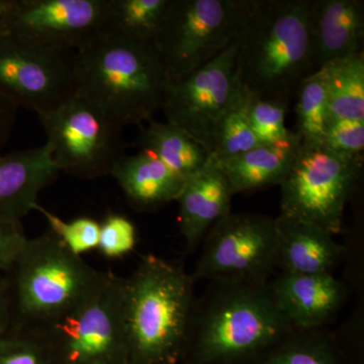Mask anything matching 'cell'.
Segmentation results:
<instances>
[{"label":"cell","instance_id":"cell-20","mask_svg":"<svg viewBox=\"0 0 364 364\" xmlns=\"http://www.w3.org/2000/svg\"><path fill=\"white\" fill-rule=\"evenodd\" d=\"M301 143L291 146H258L238 156L217 163L233 195L280 186Z\"/></svg>","mask_w":364,"mask_h":364},{"label":"cell","instance_id":"cell-8","mask_svg":"<svg viewBox=\"0 0 364 364\" xmlns=\"http://www.w3.org/2000/svg\"><path fill=\"white\" fill-rule=\"evenodd\" d=\"M38 117L60 172L81 179L111 176L126 154L124 127L85 98L75 95Z\"/></svg>","mask_w":364,"mask_h":364},{"label":"cell","instance_id":"cell-29","mask_svg":"<svg viewBox=\"0 0 364 364\" xmlns=\"http://www.w3.org/2000/svg\"><path fill=\"white\" fill-rule=\"evenodd\" d=\"M0 364H52L40 333L11 328L0 337Z\"/></svg>","mask_w":364,"mask_h":364},{"label":"cell","instance_id":"cell-18","mask_svg":"<svg viewBox=\"0 0 364 364\" xmlns=\"http://www.w3.org/2000/svg\"><path fill=\"white\" fill-rule=\"evenodd\" d=\"M310 23L318 68L363 51L361 0H312Z\"/></svg>","mask_w":364,"mask_h":364},{"label":"cell","instance_id":"cell-9","mask_svg":"<svg viewBox=\"0 0 364 364\" xmlns=\"http://www.w3.org/2000/svg\"><path fill=\"white\" fill-rule=\"evenodd\" d=\"M361 166L325 146L301 143L279 186L280 217L311 223L336 236Z\"/></svg>","mask_w":364,"mask_h":364},{"label":"cell","instance_id":"cell-21","mask_svg":"<svg viewBox=\"0 0 364 364\" xmlns=\"http://www.w3.org/2000/svg\"><path fill=\"white\" fill-rule=\"evenodd\" d=\"M141 131L136 144L140 151L159 159L172 172L188 181L212 160L210 153L174 124L150 119Z\"/></svg>","mask_w":364,"mask_h":364},{"label":"cell","instance_id":"cell-4","mask_svg":"<svg viewBox=\"0 0 364 364\" xmlns=\"http://www.w3.org/2000/svg\"><path fill=\"white\" fill-rule=\"evenodd\" d=\"M195 284L181 267L153 254L124 279L129 364H181Z\"/></svg>","mask_w":364,"mask_h":364},{"label":"cell","instance_id":"cell-22","mask_svg":"<svg viewBox=\"0 0 364 364\" xmlns=\"http://www.w3.org/2000/svg\"><path fill=\"white\" fill-rule=\"evenodd\" d=\"M322 67L326 72L331 119L364 121L363 51Z\"/></svg>","mask_w":364,"mask_h":364},{"label":"cell","instance_id":"cell-19","mask_svg":"<svg viewBox=\"0 0 364 364\" xmlns=\"http://www.w3.org/2000/svg\"><path fill=\"white\" fill-rule=\"evenodd\" d=\"M111 176L123 189L127 200L138 210H152L176 200L186 181L149 153L124 154Z\"/></svg>","mask_w":364,"mask_h":364},{"label":"cell","instance_id":"cell-33","mask_svg":"<svg viewBox=\"0 0 364 364\" xmlns=\"http://www.w3.org/2000/svg\"><path fill=\"white\" fill-rule=\"evenodd\" d=\"M18 111V107L0 92V155L9 142Z\"/></svg>","mask_w":364,"mask_h":364},{"label":"cell","instance_id":"cell-32","mask_svg":"<svg viewBox=\"0 0 364 364\" xmlns=\"http://www.w3.org/2000/svg\"><path fill=\"white\" fill-rule=\"evenodd\" d=\"M28 239L20 221L0 217V272L13 267Z\"/></svg>","mask_w":364,"mask_h":364},{"label":"cell","instance_id":"cell-17","mask_svg":"<svg viewBox=\"0 0 364 364\" xmlns=\"http://www.w3.org/2000/svg\"><path fill=\"white\" fill-rule=\"evenodd\" d=\"M233 196L226 176L213 159L186 181L176 202L179 229L188 251L195 250L215 223L232 212Z\"/></svg>","mask_w":364,"mask_h":364},{"label":"cell","instance_id":"cell-15","mask_svg":"<svg viewBox=\"0 0 364 364\" xmlns=\"http://www.w3.org/2000/svg\"><path fill=\"white\" fill-rule=\"evenodd\" d=\"M59 173L46 144L0 155V217L21 222Z\"/></svg>","mask_w":364,"mask_h":364},{"label":"cell","instance_id":"cell-13","mask_svg":"<svg viewBox=\"0 0 364 364\" xmlns=\"http://www.w3.org/2000/svg\"><path fill=\"white\" fill-rule=\"evenodd\" d=\"M4 32L76 52L107 28V0H4Z\"/></svg>","mask_w":364,"mask_h":364},{"label":"cell","instance_id":"cell-11","mask_svg":"<svg viewBox=\"0 0 364 364\" xmlns=\"http://www.w3.org/2000/svg\"><path fill=\"white\" fill-rule=\"evenodd\" d=\"M277 225L265 215L232 213L215 223L203 239L193 282H267L275 268Z\"/></svg>","mask_w":364,"mask_h":364},{"label":"cell","instance_id":"cell-23","mask_svg":"<svg viewBox=\"0 0 364 364\" xmlns=\"http://www.w3.org/2000/svg\"><path fill=\"white\" fill-rule=\"evenodd\" d=\"M171 0H107V30L153 44Z\"/></svg>","mask_w":364,"mask_h":364},{"label":"cell","instance_id":"cell-3","mask_svg":"<svg viewBox=\"0 0 364 364\" xmlns=\"http://www.w3.org/2000/svg\"><path fill=\"white\" fill-rule=\"evenodd\" d=\"M168 81L153 44L107 28L75 52V95L122 127L153 119Z\"/></svg>","mask_w":364,"mask_h":364},{"label":"cell","instance_id":"cell-30","mask_svg":"<svg viewBox=\"0 0 364 364\" xmlns=\"http://www.w3.org/2000/svg\"><path fill=\"white\" fill-rule=\"evenodd\" d=\"M322 145L344 159L363 164L364 121L330 119Z\"/></svg>","mask_w":364,"mask_h":364},{"label":"cell","instance_id":"cell-26","mask_svg":"<svg viewBox=\"0 0 364 364\" xmlns=\"http://www.w3.org/2000/svg\"><path fill=\"white\" fill-rule=\"evenodd\" d=\"M247 104V97L239 90L215 130L212 151L214 161L238 156L260 146L251 128Z\"/></svg>","mask_w":364,"mask_h":364},{"label":"cell","instance_id":"cell-7","mask_svg":"<svg viewBox=\"0 0 364 364\" xmlns=\"http://www.w3.org/2000/svg\"><path fill=\"white\" fill-rule=\"evenodd\" d=\"M254 0H171L153 46L169 80L212 61L240 35Z\"/></svg>","mask_w":364,"mask_h":364},{"label":"cell","instance_id":"cell-6","mask_svg":"<svg viewBox=\"0 0 364 364\" xmlns=\"http://www.w3.org/2000/svg\"><path fill=\"white\" fill-rule=\"evenodd\" d=\"M35 330L52 364H129L123 277L104 272L77 305Z\"/></svg>","mask_w":364,"mask_h":364},{"label":"cell","instance_id":"cell-35","mask_svg":"<svg viewBox=\"0 0 364 364\" xmlns=\"http://www.w3.org/2000/svg\"><path fill=\"white\" fill-rule=\"evenodd\" d=\"M4 0H0V33L4 32Z\"/></svg>","mask_w":364,"mask_h":364},{"label":"cell","instance_id":"cell-25","mask_svg":"<svg viewBox=\"0 0 364 364\" xmlns=\"http://www.w3.org/2000/svg\"><path fill=\"white\" fill-rule=\"evenodd\" d=\"M251 364H345L336 346L320 330L296 331Z\"/></svg>","mask_w":364,"mask_h":364},{"label":"cell","instance_id":"cell-27","mask_svg":"<svg viewBox=\"0 0 364 364\" xmlns=\"http://www.w3.org/2000/svg\"><path fill=\"white\" fill-rule=\"evenodd\" d=\"M247 98L249 121L260 145L291 146L301 143L298 134L286 126L287 102Z\"/></svg>","mask_w":364,"mask_h":364},{"label":"cell","instance_id":"cell-24","mask_svg":"<svg viewBox=\"0 0 364 364\" xmlns=\"http://www.w3.org/2000/svg\"><path fill=\"white\" fill-rule=\"evenodd\" d=\"M296 95V132L303 144L322 145L329 124L326 72L323 67L299 85Z\"/></svg>","mask_w":364,"mask_h":364},{"label":"cell","instance_id":"cell-10","mask_svg":"<svg viewBox=\"0 0 364 364\" xmlns=\"http://www.w3.org/2000/svg\"><path fill=\"white\" fill-rule=\"evenodd\" d=\"M0 92L37 114L75 95V52L0 33Z\"/></svg>","mask_w":364,"mask_h":364},{"label":"cell","instance_id":"cell-16","mask_svg":"<svg viewBox=\"0 0 364 364\" xmlns=\"http://www.w3.org/2000/svg\"><path fill=\"white\" fill-rule=\"evenodd\" d=\"M275 268L284 274L332 273L345 247L334 235L311 223L275 218Z\"/></svg>","mask_w":364,"mask_h":364},{"label":"cell","instance_id":"cell-1","mask_svg":"<svg viewBox=\"0 0 364 364\" xmlns=\"http://www.w3.org/2000/svg\"><path fill=\"white\" fill-rule=\"evenodd\" d=\"M196 301L181 364H251L293 334L269 280H215Z\"/></svg>","mask_w":364,"mask_h":364},{"label":"cell","instance_id":"cell-5","mask_svg":"<svg viewBox=\"0 0 364 364\" xmlns=\"http://www.w3.org/2000/svg\"><path fill=\"white\" fill-rule=\"evenodd\" d=\"M102 273L72 253L50 229L28 239L6 272L13 306L11 328L38 329L51 322L82 301Z\"/></svg>","mask_w":364,"mask_h":364},{"label":"cell","instance_id":"cell-14","mask_svg":"<svg viewBox=\"0 0 364 364\" xmlns=\"http://www.w3.org/2000/svg\"><path fill=\"white\" fill-rule=\"evenodd\" d=\"M275 303L294 331H314L327 324L343 305L346 289L332 273L284 274L269 280Z\"/></svg>","mask_w":364,"mask_h":364},{"label":"cell","instance_id":"cell-2","mask_svg":"<svg viewBox=\"0 0 364 364\" xmlns=\"http://www.w3.org/2000/svg\"><path fill=\"white\" fill-rule=\"evenodd\" d=\"M312 0H254L238 37L236 75L246 97L289 104L318 69L310 23Z\"/></svg>","mask_w":364,"mask_h":364},{"label":"cell","instance_id":"cell-12","mask_svg":"<svg viewBox=\"0 0 364 364\" xmlns=\"http://www.w3.org/2000/svg\"><path fill=\"white\" fill-rule=\"evenodd\" d=\"M238 38L212 61L178 80L168 81L162 111L212 156L215 130L239 93L236 75Z\"/></svg>","mask_w":364,"mask_h":364},{"label":"cell","instance_id":"cell-28","mask_svg":"<svg viewBox=\"0 0 364 364\" xmlns=\"http://www.w3.org/2000/svg\"><path fill=\"white\" fill-rule=\"evenodd\" d=\"M33 210H38L44 215L49 225V229L61 240L72 253L78 256L98 247L100 241V223L91 218L82 217L66 222L58 215L39 205Z\"/></svg>","mask_w":364,"mask_h":364},{"label":"cell","instance_id":"cell-31","mask_svg":"<svg viewBox=\"0 0 364 364\" xmlns=\"http://www.w3.org/2000/svg\"><path fill=\"white\" fill-rule=\"evenodd\" d=\"M136 243L135 225L124 215L109 214L100 223L97 249L105 257H123L135 249Z\"/></svg>","mask_w":364,"mask_h":364},{"label":"cell","instance_id":"cell-34","mask_svg":"<svg viewBox=\"0 0 364 364\" xmlns=\"http://www.w3.org/2000/svg\"><path fill=\"white\" fill-rule=\"evenodd\" d=\"M13 324V306L11 289L6 273L0 272V337L11 329Z\"/></svg>","mask_w":364,"mask_h":364}]
</instances>
